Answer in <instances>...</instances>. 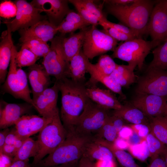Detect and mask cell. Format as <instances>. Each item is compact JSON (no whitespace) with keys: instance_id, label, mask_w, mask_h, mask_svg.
<instances>
[{"instance_id":"1","label":"cell","mask_w":167,"mask_h":167,"mask_svg":"<svg viewBox=\"0 0 167 167\" xmlns=\"http://www.w3.org/2000/svg\"><path fill=\"white\" fill-rule=\"evenodd\" d=\"M55 82L61 94V119L67 132H72L89 99L86 82H77L67 77L56 80Z\"/></svg>"},{"instance_id":"2","label":"cell","mask_w":167,"mask_h":167,"mask_svg":"<svg viewBox=\"0 0 167 167\" xmlns=\"http://www.w3.org/2000/svg\"><path fill=\"white\" fill-rule=\"evenodd\" d=\"M149 0H136L127 5H106V11L129 28L137 38L147 33L149 18L155 5Z\"/></svg>"},{"instance_id":"3","label":"cell","mask_w":167,"mask_h":167,"mask_svg":"<svg viewBox=\"0 0 167 167\" xmlns=\"http://www.w3.org/2000/svg\"><path fill=\"white\" fill-rule=\"evenodd\" d=\"M95 139L93 135H81L74 131L67 133L61 144L32 167H51L79 161L83 156L87 145Z\"/></svg>"},{"instance_id":"4","label":"cell","mask_w":167,"mask_h":167,"mask_svg":"<svg viewBox=\"0 0 167 167\" xmlns=\"http://www.w3.org/2000/svg\"><path fill=\"white\" fill-rule=\"evenodd\" d=\"M67 132L62 123L59 112L40 132L37 140L38 151L31 167L36 165L47 155L57 148L66 139Z\"/></svg>"},{"instance_id":"5","label":"cell","mask_w":167,"mask_h":167,"mask_svg":"<svg viewBox=\"0 0 167 167\" xmlns=\"http://www.w3.org/2000/svg\"><path fill=\"white\" fill-rule=\"evenodd\" d=\"M17 52L16 47L13 44L9 71L2 85V89L4 92L11 94L15 98L23 100L34 108L27 75L21 68L19 67L17 65L15 57Z\"/></svg>"},{"instance_id":"6","label":"cell","mask_w":167,"mask_h":167,"mask_svg":"<svg viewBox=\"0 0 167 167\" xmlns=\"http://www.w3.org/2000/svg\"><path fill=\"white\" fill-rule=\"evenodd\" d=\"M155 47L152 41L135 38L120 43L111 57L126 62L129 65L135 67L137 66L139 69L141 70L146 57L151 49Z\"/></svg>"},{"instance_id":"7","label":"cell","mask_w":167,"mask_h":167,"mask_svg":"<svg viewBox=\"0 0 167 167\" xmlns=\"http://www.w3.org/2000/svg\"><path fill=\"white\" fill-rule=\"evenodd\" d=\"M108 111L89 98L77 120L74 131L81 135L95 136L109 117Z\"/></svg>"},{"instance_id":"8","label":"cell","mask_w":167,"mask_h":167,"mask_svg":"<svg viewBox=\"0 0 167 167\" xmlns=\"http://www.w3.org/2000/svg\"><path fill=\"white\" fill-rule=\"evenodd\" d=\"M117 44L118 41L109 35L91 25L87 28L82 50L87 58L92 59L109 51H113Z\"/></svg>"},{"instance_id":"9","label":"cell","mask_w":167,"mask_h":167,"mask_svg":"<svg viewBox=\"0 0 167 167\" xmlns=\"http://www.w3.org/2000/svg\"><path fill=\"white\" fill-rule=\"evenodd\" d=\"M61 38L56 36L51 41L49 50L42 63L47 74L54 76L56 80L66 77L69 64L62 51Z\"/></svg>"},{"instance_id":"10","label":"cell","mask_w":167,"mask_h":167,"mask_svg":"<svg viewBox=\"0 0 167 167\" xmlns=\"http://www.w3.org/2000/svg\"><path fill=\"white\" fill-rule=\"evenodd\" d=\"M136 94H151L167 97V70L147 69L138 80Z\"/></svg>"},{"instance_id":"11","label":"cell","mask_w":167,"mask_h":167,"mask_svg":"<svg viewBox=\"0 0 167 167\" xmlns=\"http://www.w3.org/2000/svg\"><path fill=\"white\" fill-rule=\"evenodd\" d=\"M14 2L17 8L16 15L11 21L5 22L11 32L28 28L38 22L45 19L41 15V12L40 10L30 2L24 0H16Z\"/></svg>"},{"instance_id":"12","label":"cell","mask_w":167,"mask_h":167,"mask_svg":"<svg viewBox=\"0 0 167 167\" xmlns=\"http://www.w3.org/2000/svg\"><path fill=\"white\" fill-rule=\"evenodd\" d=\"M147 33L149 34L156 47L167 38V11L162 0L155 5L150 16Z\"/></svg>"},{"instance_id":"13","label":"cell","mask_w":167,"mask_h":167,"mask_svg":"<svg viewBox=\"0 0 167 167\" xmlns=\"http://www.w3.org/2000/svg\"><path fill=\"white\" fill-rule=\"evenodd\" d=\"M167 97L148 94H136L131 104L149 118L164 115Z\"/></svg>"},{"instance_id":"14","label":"cell","mask_w":167,"mask_h":167,"mask_svg":"<svg viewBox=\"0 0 167 167\" xmlns=\"http://www.w3.org/2000/svg\"><path fill=\"white\" fill-rule=\"evenodd\" d=\"M59 91L55 82L53 86L46 89L32 99L34 108L42 117L53 118L59 112L57 103Z\"/></svg>"},{"instance_id":"15","label":"cell","mask_w":167,"mask_h":167,"mask_svg":"<svg viewBox=\"0 0 167 167\" xmlns=\"http://www.w3.org/2000/svg\"><path fill=\"white\" fill-rule=\"evenodd\" d=\"M68 0H33L30 3L41 11L46 14L49 21L58 27L71 11Z\"/></svg>"},{"instance_id":"16","label":"cell","mask_w":167,"mask_h":167,"mask_svg":"<svg viewBox=\"0 0 167 167\" xmlns=\"http://www.w3.org/2000/svg\"><path fill=\"white\" fill-rule=\"evenodd\" d=\"M53 118H46L36 115H23L15 124L18 138L25 140L32 135L39 132Z\"/></svg>"},{"instance_id":"17","label":"cell","mask_w":167,"mask_h":167,"mask_svg":"<svg viewBox=\"0 0 167 167\" xmlns=\"http://www.w3.org/2000/svg\"><path fill=\"white\" fill-rule=\"evenodd\" d=\"M32 107V105L27 103H10L1 100L0 128L4 129L15 125L21 117L30 111Z\"/></svg>"},{"instance_id":"18","label":"cell","mask_w":167,"mask_h":167,"mask_svg":"<svg viewBox=\"0 0 167 167\" xmlns=\"http://www.w3.org/2000/svg\"><path fill=\"white\" fill-rule=\"evenodd\" d=\"M110 91L101 88L96 85L86 86L88 96L98 105L108 110L120 109L123 105Z\"/></svg>"},{"instance_id":"19","label":"cell","mask_w":167,"mask_h":167,"mask_svg":"<svg viewBox=\"0 0 167 167\" xmlns=\"http://www.w3.org/2000/svg\"><path fill=\"white\" fill-rule=\"evenodd\" d=\"M58 32L57 27L45 19L28 28L19 30L20 37H33L47 43L51 41Z\"/></svg>"},{"instance_id":"20","label":"cell","mask_w":167,"mask_h":167,"mask_svg":"<svg viewBox=\"0 0 167 167\" xmlns=\"http://www.w3.org/2000/svg\"><path fill=\"white\" fill-rule=\"evenodd\" d=\"M27 76L32 89V99L49 88L50 79L42 65L37 64L29 67Z\"/></svg>"},{"instance_id":"21","label":"cell","mask_w":167,"mask_h":167,"mask_svg":"<svg viewBox=\"0 0 167 167\" xmlns=\"http://www.w3.org/2000/svg\"><path fill=\"white\" fill-rule=\"evenodd\" d=\"M7 29L2 33L0 42V82H4L7 73L12 55L14 44L11 36V32L8 26Z\"/></svg>"},{"instance_id":"22","label":"cell","mask_w":167,"mask_h":167,"mask_svg":"<svg viewBox=\"0 0 167 167\" xmlns=\"http://www.w3.org/2000/svg\"><path fill=\"white\" fill-rule=\"evenodd\" d=\"M86 66L87 72L90 75L89 80L86 83V86L96 85L98 82H100L111 91L118 94L122 99L126 98L121 85L110 75H105L96 71L88 58L86 59Z\"/></svg>"},{"instance_id":"23","label":"cell","mask_w":167,"mask_h":167,"mask_svg":"<svg viewBox=\"0 0 167 167\" xmlns=\"http://www.w3.org/2000/svg\"><path fill=\"white\" fill-rule=\"evenodd\" d=\"M87 27L80 29L67 37H61V45L65 58L68 62L82 49Z\"/></svg>"},{"instance_id":"24","label":"cell","mask_w":167,"mask_h":167,"mask_svg":"<svg viewBox=\"0 0 167 167\" xmlns=\"http://www.w3.org/2000/svg\"><path fill=\"white\" fill-rule=\"evenodd\" d=\"M113 115L132 124H143L149 126L150 118L130 103L123 105L119 109L114 110Z\"/></svg>"},{"instance_id":"25","label":"cell","mask_w":167,"mask_h":167,"mask_svg":"<svg viewBox=\"0 0 167 167\" xmlns=\"http://www.w3.org/2000/svg\"><path fill=\"white\" fill-rule=\"evenodd\" d=\"M87 58L82 49L73 57L69 62L66 77L75 82L86 83Z\"/></svg>"},{"instance_id":"26","label":"cell","mask_w":167,"mask_h":167,"mask_svg":"<svg viewBox=\"0 0 167 167\" xmlns=\"http://www.w3.org/2000/svg\"><path fill=\"white\" fill-rule=\"evenodd\" d=\"M95 139L87 145L83 156L92 161L95 160L99 161L114 160L115 157L111 151Z\"/></svg>"},{"instance_id":"27","label":"cell","mask_w":167,"mask_h":167,"mask_svg":"<svg viewBox=\"0 0 167 167\" xmlns=\"http://www.w3.org/2000/svg\"><path fill=\"white\" fill-rule=\"evenodd\" d=\"M135 67L129 65L117 64L110 75L122 87H128L135 81Z\"/></svg>"},{"instance_id":"28","label":"cell","mask_w":167,"mask_h":167,"mask_svg":"<svg viewBox=\"0 0 167 167\" xmlns=\"http://www.w3.org/2000/svg\"><path fill=\"white\" fill-rule=\"evenodd\" d=\"M95 140L108 148L123 167H141L136 163L131 154L124 150L117 148L113 143L101 139H96Z\"/></svg>"},{"instance_id":"29","label":"cell","mask_w":167,"mask_h":167,"mask_svg":"<svg viewBox=\"0 0 167 167\" xmlns=\"http://www.w3.org/2000/svg\"><path fill=\"white\" fill-rule=\"evenodd\" d=\"M149 126L150 132L167 146V115L150 118Z\"/></svg>"},{"instance_id":"30","label":"cell","mask_w":167,"mask_h":167,"mask_svg":"<svg viewBox=\"0 0 167 167\" xmlns=\"http://www.w3.org/2000/svg\"><path fill=\"white\" fill-rule=\"evenodd\" d=\"M153 58L147 69L167 70V38L152 51Z\"/></svg>"},{"instance_id":"31","label":"cell","mask_w":167,"mask_h":167,"mask_svg":"<svg viewBox=\"0 0 167 167\" xmlns=\"http://www.w3.org/2000/svg\"><path fill=\"white\" fill-rule=\"evenodd\" d=\"M38 151L37 141L32 138L27 139L18 150L13 160L12 163L17 161H24L31 157L34 158Z\"/></svg>"},{"instance_id":"32","label":"cell","mask_w":167,"mask_h":167,"mask_svg":"<svg viewBox=\"0 0 167 167\" xmlns=\"http://www.w3.org/2000/svg\"><path fill=\"white\" fill-rule=\"evenodd\" d=\"M21 45L27 47L38 57H44L49 52L50 47L47 42L29 37H20Z\"/></svg>"},{"instance_id":"33","label":"cell","mask_w":167,"mask_h":167,"mask_svg":"<svg viewBox=\"0 0 167 167\" xmlns=\"http://www.w3.org/2000/svg\"><path fill=\"white\" fill-rule=\"evenodd\" d=\"M16 61L18 67L30 66L36 63L39 57L34 54L27 47L21 45L20 50L16 55Z\"/></svg>"},{"instance_id":"34","label":"cell","mask_w":167,"mask_h":167,"mask_svg":"<svg viewBox=\"0 0 167 167\" xmlns=\"http://www.w3.org/2000/svg\"><path fill=\"white\" fill-rule=\"evenodd\" d=\"M113 58L107 54L100 56L97 62L92 63L93 67L97 71L106 75H110L115 70L117 65Z\"/></svg>"},{"instance_id":"35","label":"cell","mask_w":167,"mask_h":167,"mask_svg":"<svg viewBox=\"0 0 167 167\" xmlns=\"http://www.w3.org/2000/svg\"><path fill=\"white\" fill-rule=\"evenodd\" d=\"M110 116L95 137L96 139H103L113 143L118 137V133L111 122Z\"/></svg>"},{"instance_id":"36","label":"cell","mask_w":167,"mask_h":167,"mask_svg":"<svg viewBox=\"0 0 167 167\" xmlns=\"http://www.w3.org/2000/svg\"><path fill=\"white\" fill-rule=\"evenodd\" d=\"M151 158L161 155L166 145L163 144L151 132L145 138Z\"/></svg>"},{"instance_id":"37","label":"cell","mask_w":167,"mask_h":167,"mask_svg":"<svg viewBox=\"0 0 167 167\" xmlns=\"http://www.w3.org/2000/svg\"><path fill=\"white\" fill-rule=\"evenodd\" d=\"M79 1L83 6L98 19L100 21L99 24L107 20L102 11L103 4L98 5L94 1L92 0H79Z\"/></svg>"},{"instance_id":"38","label":"cell","mask_w":167,"mask_h":167,"mask_svg":"<svg viewBox=\"0 0 167 167\" xmlns=\"http://www.w3.org/2000/svg\"><path fill=\"white\" fill-rule=\"evenodd\" d=\"M68 2L75 6L78 13L91 25H99L98 19L86 9L79 2V0H69Z\"/></svg>"},{"instance_id":"39","label":"cell","mask_w":167,"mask_h":167,"mask_svg":"<svg viewBox=\"0 0 167 167\" xmlns=\"http://www.w3.org/2000/svg\"><path fill=\"white\" fill-rule=\"evenodd\" d=\"M128 149L134 157L144 161L149 156V152L145 139H143L139 143L130 145Z\"/></svg>"},{"instance_id":"40","label":"cell","mask_w":167,"mask_h":167,"mask_svg":"<svg viewBox=\"0 0 167 167\" xmlns=\"http://www.w3.org/2000/svg\"><path fill=\"white\" fill-rule=\"evenodd\" d=\"M17 8L14 2L10 0H4L0 4V16L5 19L15 17Z\"/></svg>"},{"instance_id":"41","label":"cell","mask_w":167,"mask_h":167,"mask_svg":"<svg viewBox=\"0 0 167 167\" xmlns=\"http://www.w3.org/2000/svg\"><path fill=\"white\" fill-rule=\"evenodd\" d=\"M102 30L117 41L124 42L136 38L112 28H103Z\"/></svg>"},{"instance_id":"42","label":"cell","mask_w":167,"mask_h":167,"mask_svg":"<svg viewBox=\"0 0 167 167\" xmlns=\"http://www.w3.org/2000/svg\"><path fill=\"white\" fill-rule=\"evenodd\" d=\"M74 24L79 25L83 28L87 27L90 25L89 23L84 20L78 13L71 11L67 14L63 19Z\"/></svg>"},{"instance_id":"43","label":"cell","mask_w":167,"mask_h":167,"mask_svg":"<svg viewBox=\"0 0 167 167\" xmlns=\"http://www.w3.org/2000/svg\"><path fill=\"white\" fill-rule=\"evenodd\" d=\"M99 25L103 28H112L119 31L137 38L132 30L128 27L122 24L111 22L108 20L100 23Z\"/></svg>"},{"instance_id":"44","label":"cell","mask_w":167,"mask_h":167,"mask_svg":"<svg viewBox=\"0 0 167 167\" xmlns=\"http://www.w3.org/2000/svg\"><path fill=\"white\" fill-rule=\"evenodd\" d=\"M58 32L62 34L72 32L83 28L81 26L63 19L57 27Z\"/></svg>"},{"instance_id":"45","label":"cell","mask_w":167,"mask_h":167,"mask_svg":"<svg viewBox=\"0 0 167 167\" xmlns=\"http://www.w3.org/2000/svg\"><path fill=\"white\" fill-rule=\"evenodd\" d=\"M131 127L134 132L142 138H145L150 132V126L143 124H131Z\"/></svg>"},{"instance_id":"46","label":"cell","mask_w":167,"mask_h":167,"mask_svg":"<svg viewBox=\"0 0 167 167\" xmlns=\"http://www.w3.org/2000/svg\"><path fill=\"white\" fill-rule=\"evenodd\" d=\"M146 167H167L163 157L161 155L151 158L149 165Z\"/></svg>"},{"instance_id":"47","label":"cell","mask_w":167,"mask_h":167,"mask_svg":"<svg viewBox=\"0 0 167 167\" xmlns=\"http://www.w3.org/2000/svg\"><path fill=\"white\" fill-rule=\"evenodd\" d=\"M110 119L118 133L125 126V121L121 117L113 115L110 116Z\"/></svg>"},{"instance_id":"48","label":"cell","mask_w":167,"mask_h":167,"mask_svg":"<svg viewBox=\"0 0 167 167\" xmlns=\"http://www.w3.org/2000/svg\"><path fill=\"white\" fill-rule=\"evenodd\" d=\"M17 152V150L13 145L5 144L0 153L13 159Z\"/></svg>"},{"instance_id":"49","label":"cell","mask_w":167,"mask_h":167,"mask_svg":"<svg viewBox=\"0 0 167 167\" xmlns=\"http://www.w3.org/2000/svg\"><path fill=\"white\" fill-rule=\"evenodd\" d=\"M134 132L131 127L125 126L118 133V137L127 140L132 135Z\"/></svg>"},{"instance_id":"50","label":"cell","mask_w":167,"mask_h":167,"mask_svg":"<svg viewBox=\"0 0 167 167\" xmlns=\"http://www.w3.org/2000/svg\"><path fill=\"white\" fill-rule=\"evenodd\" d=\"M136 0H106L103 2L106 5L125 6L131 4Z\"/></svg>"},{"instance_id":"51","label":"cell","mask_w":167,"mask_h":167,"mask_svg":"<svg viewBox=\"0 0 167 167\" xmlns=\"http://www.w3.org/2000/svg\"><path fill=\"white\" fill-rule=\"evenodd\" d=\"M113 144L117 148L122 150L128 149L130 146L127 140L119 137H117Z\"/></svg>"},{"instance_id":"52","label":"cell","mask_w":167,"mask_h":167,"mask_svg":"<svg viewBox=\"0 0 167 167\" xmlns=\"http://www.w3.org/2000/svg\"><path fill=\"white\" fill-rule=\"evenodd\" d=\"M78 165L79 167H97L93 161L83 156L79 160Z\"/></svg>"},{"instance_id":"53","label":"cell","mask_w":167,"mask_h":167,"mask_svg":"<svg viewBox=\"0 0 167 167\" xmlns=\"http://www.w3.org/2000/svg\"><path fill=\"white\" fill-rule=\"evenodd\" d=\"M18 138H19L17 134L15 128L10 131L6 138L5 144L13 145L15 141Z\"/></svg>"},{"instance_id":"54","label":"cell","mask_w":167,"mask_h":167,"mask_svg":"<svg viewBox=\"0 0 167 167\" xmlns=\"http://www.w3.org/2000/svg\"><path fill=\"white\" fill-rule=\"evenodd\" d=\"M0 167H8L12 163L13 159L0 153Z\"/></svg>"},{"instance_id":"55","label":"cell","mask_w":167,"mask_h":167,"mask_svg":"<svg viewBox=\"0 0 167 167\" xmlns=\"http://www.w3.org/2000/svg\"><path fill=\"white\" fill-rule=\"evenodd\" d=\"M10 130L8 128H6L0 132V152H1L2 148L5 144V140L6 136L9 132Z\"/></svg>"},{"instance_id":"56","label":"cell","mask_w":167,"mask_h":167,"mask_svg":"<svg viewBox=\"0 0 167 167\" xmlns=\"http://www.w3.org/2000/svg\"><path fill=\"white\" fill-rule=\"evenodd\" d=\"M135 132L127 140L130 145H134L140 143L144 139H141Z\"/></svg>"},{"instance_id":"57","label":"cell","mask_w":167,"mask_h":167,"mask_svg":"<svg viewBox=\"0 0 167 167\" xmlns=\"http://www.w3.org/2000/svg\"><path fill=\"white\" fill-rule=\"evenodd\" d=\"M8 167H31L29 159L24 161H17L14 162Z\"/></svg>"},{"instance_id":"58","label":"cell","mask_w":167,"mask_h":167,"mask_svg":"<svg viewBox=\"0 0 167 167\" xmlns=\"http://www.w3.org/2000/svg\"><path fill=\"white\" fill-rule=\"evenodd\" d=\"M114 160L100 161L97 167H114Z\"/></svg>"},{"instance_id":"59","label":"cell","mask_w":167,"mask_h":167,"mask_svg":"<svg viewBox=\"0 0 167 167\" xmlns=\"http://www.w3.org/2000/svg\"><path fill=\"white\" fill-rule=\"evenodd\" d=\"M79 161L69 162L51 167H79Z\"/></svg>"},{"instance_id":"60","label":"cell","mask_w":167,"mask_h":167,"mask_svg":"<svg viewBox=\"0 0 167 167\" xmlns=\"http://www.w3.org/2000/svg\"><path fill=\"white\" fill-rule=\"evenodd\" d=\"M26 140V139H25ZM25 140L18 138L15 142L13 145L18 150L21 147Z\"/></svg>"},{"instance_id":"61","label":"cell","mask_w":167,"mask_h":167,"mask_svg":"<svg viewBox=\"0 0 167 167\" xmlns=\"http://www.w3.org/2000/svg\"><path fill=\"white\" fill-rule=\"evenodd\" d=\"M164 158L165 161L166 166L167 167V146L166 147L163 152L162 154H161Z\"/></svg>"},{"instance_id":"62","label":"cell","mask_w":167,"mask_h":167,"mask_svg":"<svg viewBox=\"0 0 167 167\" xmlns=\"http://www.w3.org/2000/svg\"><path fill=\"white\" fill-rule=\"evenodd\" d=\"M162 1L167 11V0H162Z\"/></svg>"},{"instance_id":"63","label":"cell","mask_w":167,"mask_h":167,"mask_svg":"<svg viewBox=\"0 0 167 167\" xmlns=\"http://www.w3.org/2000/svg\"><path fill=\"white\" fill-rule=\"evenodd\" d=\"M164 115H167V103L165 108L164 112Z\"/></svg>"}]
</instances>
